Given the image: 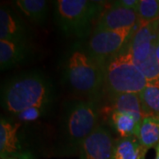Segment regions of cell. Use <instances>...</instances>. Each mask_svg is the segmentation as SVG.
I'll return each instance as SVG.
<instances>
[{
    "label": "cell",
    "mask_w": 159,
    "mask_h": 159,
    "mask_svg": "<svg viewBox=\"0 0 159 159\" xmlns=\"http://www.w3.org/2000/svg\"><path fill=\"white\" fill-rule=\"evenodd\" d=\"M100 98L74 97L63 102L51 153L55 157L79 154L81 145L98 126Z\"/></svg>",
    "instance_id": "1"
},
{
    "label": "cell",
    "mask_w": 159,
    "mask_h": 159,
    "mask_svg": "<svg viewBox=\"0 0 159 159\" xmlns=\"http://www.w3.org/2000/svg\"><path fill=\"white\" fill-rule=\"evenodd\" d=\"M0 96L1 107L11 118L34 107H55L57 89L47 74L33 69L5 80Z\"/></svg>",
    "instance_id": "2"
},
{
    "label": "cell",
    "mask_w": 159,
    "mask_h": 159,
    "mask_svg": "<svg viewBox=\"0 0 159 159\" xmlns=\"http://www.w3.org/2000/svg\"><path fill=\"white\" fill-rule=\"evenodd\" d=\"M61 73L65 84L80 98H100L104 89V68L91 56L85 42L75 41L64 52Z\"/></svg>",
    "instance_id": "3"
},
{
    "label": "cell",
    "mask_w": 159,
    "mask_h": 159,
    "mask_svg": "<svg viewBox=\"0 0 159 159\" xmlns=\"http://www.w3.org/2000/svg\"><path fill=\"white\" fill-rule=\"evenodd\" d=\"M52 4L57 28L66 36L76 41L90 36L98 19L105 10V2L102 1L57 0Z\"/></svg>",
    "instance_id": "4"
},
{
    "label": "cell",
    "mask_w": 159,
    "mask_h": 159,
    "mask_svg": "<svg viewBox=\"0 0 159 159\" xmlns=\"http://www.w3.org/2000/svg\"><path fill=\"white\" fill-rule=\"evenodd\" d=\"M128 43L105 66L104 89L110 97L127 93L139 94L148 85L147 80L134 61Z\"/></svg>",
    "instance_id": "5"
},
{
    "label": "cell",
    "mask_w": 159,
    "mask_h": 159,
    "mask_svg": "<svg viewBox=\"0 0 159 159\" xmlns=\"http://www.w3.org/2000/svg\"><path fill=\"white\" fill-rule=\"evenodd\" d=\"M29 127L11 118L0 119L1 159H37L41 152L39 139Z\"/></svg>",
    "instance_id": "6"
},
{
    "label": "cell",
    "mask_w": 159,
    "mask_h": 159,
    "mask_svg": "<svg viewBox=\"0 0 159 159\" xmlns=\"http://www.w3.org/2000/svg\"><path fill=\"white\" fill-rule=\"evenodd\" d=\"M138 25L134 28L113 31L94 30L89 39L85 43L86 47L91 56L105 69L109 60L122 51L129 43Z\"/></svg>",
    "instance_id": "7"
},
{
    "label": "cell",
    "mask_w": 159,
    "mask_h": 159,
    "mask_svg": "<svg viewBox=\"0 0 159 159\" xmlns=\"http://www.w3.org/2000/svg\"><path fill=\"white\" fill-rule=\"evenodd\" d=\"M0 40L32 44L33 34L24 19L14 8L0 7Z\"/></svg>",
    "instance_id": "8"
},
{
    "label": "cell",
    "mask_w": 159,
    "mask_h": 159,
    "mask_svg": "<svg viewBox=\"0 0 159 159\" xmlns=\"http://www.w3.org/2000/svg\"><path fill=\"white\" fill-rule=\"evenodd\" d=\"M159 20L140 22L129 41V49L135 64L144 62L155 51L157 40Z\"/></svg>",
    "instance_id": "9"
},
{
    "label": "cell",
    "mask_w": 159,
    "mask_h": 159,
    "mask_svg": "<svg viewBox=\"0 0 159 159\" xmlns=\"http://www.w3.org/2000/svg\"><path fill=\"white\" fill-rule=\"evenodd\" d=\"M115 140L109 128L99 124L80 149V159H111Z\"/></svg>",
    "instance_id": "10"
},
{
    "label": "cell",
    "mask_w": 159,
    "mask_h": 159,
    "mask_svg": "<svg viewBox=\"0 0 159 159\" xmlns=\"http://www.w3.org/2000/svg\"><path fill=\"white\" fill-rule=\"evenodd\" d=\"M140 21L139 16L134 10L113 4L107 10H104L98 19L95 30H120L134 28Z\"/></svg>",
    "instance_id": "11"
},
{
    "label": "cell",
    "mask_w": 159,
    "mask_h": 159,
    "mask_svg": "<svg viewBox=\"0 0 159 159\" xmlns=\"http://www.w3.org/2000/svg\"><path fill=\"white\" fill-rule=\"evenodd\" d=\"M34 55L33 45L0 40V70L5 72L29 61Z\"/></svg>",
    "instance_id": "12"
},
{
    "label": "cell",
    "mask_w": 159,
    "mask_h": 159,
    "mask_svg": "<svg viewBox=\"0 0 159 159\" xmlns=\"http://www.w3.org/2000/svg\"><path fill=\"white\" fill-rule=\"evenodd\" d=\"M11 3L14 9L29 22L43 25L48 20L50 6L45 0H15Z\"/></svg>",
    "instance_id": "13"
},
{
    "label": "cell",
    "mask_w": 159,
    "mask_h": 159,
    "mask_svg": "<svg viewBox=\"0 0 159 159\" xmlns=\"http://www.w3.org/2000/svg\"><path fill=\"white\" fill-rule=\"evenodd\" d=\"M111 111H120L131 114L141 122L143 119L139 94L127 93L111 96Z\"/></svg>",
    "instance_id": "14"
},
{
    "label": "cell",
    "mask_w": 159,
    "mask_h": 159,
    "mask_svg": "<svg viewBox=\"0 0 159 159\" xmlns=\"http://www.w3.org/2000/svg\"><path fill=\"white\" fill-rule=\"evenodd\" d=\"M111 123L113 130L119 134V138H128L138 136L142 122L138 121L131 114L111 111Z\"/></svg>",
    "instance_id": "15"
},
{
    "label": "cell",
    "mask_w": 159,
    "mask_h": 159,
    "mask_svg": "<svg viewBox=\"0 0 159 159\" xmlns=\"http://www.w3.org/2000/svg\"><path fill=\"white\" fill-rule=\"evenodd\" d=\"M145 155L137 137L119 138L114 142L111 159H141Z\"/></svg>",
    "instance_id": "16"
},
{
    "label": "cell",
    "mask_w": 159,
    "mask_h": 159,
    "mask_svg": "<svg viewBox=\"0 0 159 159\" xmlns=\"http://www.w3.org/2000/svg\"><path fill=\"white\" fill-rule=\"evenodd\" d=\"M137 138L144 151L156 148L159 142V117L143 118Z\"/></svg>",
    "instance_id": "17"
},
{
    "label": "cell",
    "mask_w": 159,
    "mask_h": 159,
    "mask_svg": "<svg viewBox=\"0 0 159 159\" xmlns=\"http://www.w3.org/2000/svg\"><path fill=\"white\" fill-rule=\"evenodd\" d=\"M143 118L159 117V86L147 85L139 93Z\"/></svg>",
    "instance_id": "18"
},
{
    "label": "cell",
    "mask_w": 159,
    "mask_h": 159,
    "mask_svg": "<svg viewBox=\"0 0 159 159\" xmlns=\"http://www.w3.org/2000/svg\"><path fill=\"white\" fill-rule=\"evenodd\" d=\"M54 109L55 107H34L16 114L11 117V119L23 124H33L36 121L48 118Z\"/></svg>",
    "instance_id": "19"
},
{
    "label": "cell",
    "mask_w": 159,
    "mask_h": 159,
    "mask_svg": "<svg viewBox=\"0 0 159 159\" xmlns=\"http://www.w3.org/2000/svg\"><path fill=\"white\" fill-rule=\"evenodd\" d=\"M136 12L141 22L159 20V0H140Z\"/></svg>",
    "instance_id": "20"
},
{
    "label": "cell",
    "mask_w": 159,
    "mask_h": 159,
    "mask_svg": "<svg viewBox=\"0 0 159 159\" xmlns=\"http://www.w3.org/2000/svg\"><path fill=\"white\" fill-rule=\"evenodd\" d=\"M139 2L140 0H119V1H114L115 4H117L118 6L125 7L127 9H132L137 11V8L139 6Z\"/></svg>",
    "instance_id": "21"
},
{
    "label": "cell",
    "mask_w": 159,
    "mask_h": 159,
    "mask_svg": "<svg viewBox=\"0 0 159 159\" xmlns=\"http://www.w3.org/2000/svg\"><path fill=\"white\" fill-rule=\"evenodd\" d=\"M155 53H156V57L159 61V40H157L156 42V45H155Z\"/></svg>",
    "instance_id": "22"
},
{
    "label": "cell",
    "mask_w": 159,
    "mask_h": 159,
    "mask_svg": "<svg viewBox=\"0 0 159 159\" xmlns=\"http://www.w3.org/2000/svg\"><path fill=\"white\" fill-rule=\"evenodd\" d=\"M155 159H159V142L158 144L156 146V157Z\"/></svg>",
    "instance_id": "23"
},
{
    "label": "cell",
    "mask_w": 159,
    "mask_h": 159,
    "mask_svg": "<svg viewBox=\"0 0 159 159\" xmlns=\"http://www.w3.org/2000/svg\"><path fill=\"white\" fill-rule=\"evenodd\" d=\"M157 39L159 40V27H158V33H157Z\"/></svg>",
    "instance_id": "24"
},
{
    "label": "cell",
    "mask_w": 159,
    "mask_h": 159,
    "mask_svg": "<svg viewBox=\"0 0 159 159\" xmlns=\"http://www.w3.org/2000/svg\"><path fill=\"white\" fill-rule=\"evenodd\" d=\"M141 159H145V156H143V157H142Z\"/></svg>",
    "instance_id": "25"
}]
</instances>
